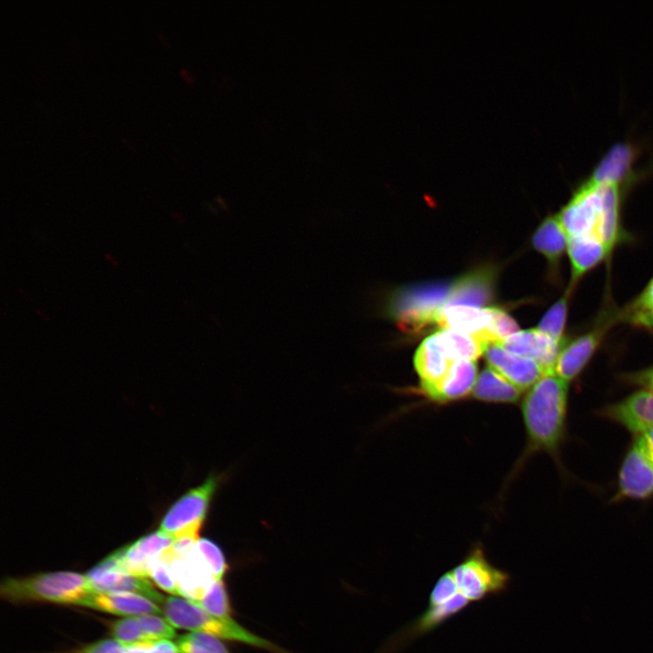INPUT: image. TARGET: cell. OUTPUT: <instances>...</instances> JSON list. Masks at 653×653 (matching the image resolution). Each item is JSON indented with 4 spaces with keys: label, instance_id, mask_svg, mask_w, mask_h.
<instances>
[{
    "label": "cell",
    "instance_id": "6da1fadb",
    "mask_svg": "<svg viewBox=\"0 0 653 653\" xmlns=\"http://www.w3.org/2000/svg\"><path fill=\"white\" fill-rule=\"evenodd\" d=\"M569 384L553 372L546 374L525 395L521 414L527 453L546 452L558 458L566 434Z\"/></svg>",
    "mask_w": 653,
    "mask_h": 653
},
{
    "label": "cell",
    "instance_id": "7a4b0ae2",
    "mask_svg": "<svg viewBox=\"0 0 653 653\" xmlns=\"http://www.w3.org/2000/svg\"><path fill=\"white\" fill-rule=\"evenodd\" d=\"M93 591L86 576L70 571L6 578L1 597L12 603L52 602L81 605Z\"/></svg>",
    "mask_w": 653,
    "mask_h": 653
},
{
    "label": "cell",
    "instance_id": "3957f363",
    "mask_svg": "<svg viewBox=\"0 0 653 653\" xmlns=\"http://www.w3.org/2000/svg\"><path fill=\"white\" fill-rule=\"evenodd\" d=\"M453 282L436 281L404 286L393 291L384 311L406 333L417 334L432 324L446 305Z\"/></svg>",
    "mask_w": 653,
    "mask_h": 653
},
{
    "label": "cell",
    "instance_id": "277c9868",
    "mask_svg": "<svg viewBox=\"0 0 653 653\" xmlns=\"http://www.w3.org/2000/svg\"><path fill=\"white\" fill-rule=\"evenodd\" d=\"M451 571L457 588L472 603L506 592L512 580L508 571L488 560L480 543L473 545Z\"/></svg>",
    "mask_w": 653,
    "mask_h": 653
},
{
    "label": "cell",
    "instance_id": "5b68a950",
    "mask_svg": "<svg viewBox=\"0 0 653 653\" xmlns=\"http://www.w3.org/2000/svg\"><path fill=\"white\" fill-rule=\"evenodd\" d=\"M221 479L219 474H210L203 483L180 496L163 516L160 531L174 539L199 538Z\"/></svg>",
    "mask_w": 653,
    "mask_h": 653
},
{
    "label": "cell",
    "instance_id": "8992f818",
    "mask_svg": "<svg viewBox=\"0 0 653 653\" xmlns=\"http://www.w3.org/2000/svg\"><path fill=\"white\" fill-rule=\"evenodd\" d=\"M174 538L157 531L108 555L100 564L126 574L149 577L150 563L171 546Z\"/></svg>",
    "mask_w": 653,
    "mask_h": 653
},
{
    "label": "cell",
    "instance_id": "52a82bcc",
    "mask_svg": "<svg viewBox=\"0 0 653 653\" xmlns=\"http://www.w3.org/2000/svg\"><path fill=\"white\" fill-rule=\"evenodd\" d=\"M653 496V462L638 435H634L618 475L614 500H647Z\"/></svg>",
    "mask_w": 653,
    "mask_h": 653
},
{
    "label": "cell",
    "instance_id": "ba28073f",
    "mask_svg": "<svg viewBox=\"0 0 653 653\" xmlns=\"http://www.w3.org/2000/svg\"><path fill=\"white\" fill-rule=\"evenodd\" d=\"M471 604L473 603L462 593L444 603L428 601L427 608L418 617L393 636L385 653L400 652L409 643L436 629Z\"/></svg>",
    "mask_w": 653,
    "mask_h": 653
},
{
    "label": "cell",
    "instance_id": "9c48e42d",
    "mask_svg": "<svg viewBox=\"0 0 653 653\" xmlns=\"http://www.w3.org/2000/svg\"><path fill=\"white\" fill-rule=\"evenodd\" d=\"M641 149L629 141L612 144L595 164L588 177L598 183H611L628 187L649 171H636L634 165Z\"/></svg>",
    "mask_w": 653,
    "mask_h": 653
},
{
    "label": "cell",
    "instance_id": "30bf717a",
    "mask_svg": "<svg viewBox=\"0 0 653 653\" xmlns=\"http://www.w3.org/2000/svg\"><path fill=\"white\" fill-rule=\"evenodd\" d=\"M179 595L194 602L200 601L217 580L197 541L182 557L171 562Z\"/></svg>",
    "mask_w": 653,
    "mask_h": 653
},
{
    "label": "cell",
    "instance_id": "8fae6325",
    "mask_svg": "<svg viewBox=\"0 0 653 653\" xmlns=\"http://www.w3.org/2000/svg\"><path fill=\"white\" fill-rule=\"evenodd\" d=\"M488 366L501 374L521 391L529 390L547 371L536 361L506 351L498 344H491L484 352Z\"/></svg>",
    "mask_w": 653,
    "mask_h": 653
},
{
    "label": "cell",
    "instance_id": "7c38bea8",
    "mask_svg": "<svg viewBox=\"0 0 653 653\" xmlns=\"http://www.w3.org/2000/svg\"><path fill=\"white\" fill-rule=\"evenodd\" d=\"M598 414L638 434L653 425V393L637 391L621 401L606 405Z\"/></svg>",
    "mask_w": 653,
    "mask_h": 653
},
{
    "label": "cell",
    "instance_id": "4fadbf2b",
    "mask_svg": "<svg viewBox=\"0 0 653 653\" xmlns=\"http://www.w3.org/2000/svg\"><path fill=\"white\" fill-rule=\"evenodd\" d=\"M564 343L555 341L535 327L521 330L498 345L512 354L532 359L547 371L553 372Z\"/></svg>",
    "mask_w": 653,
    "mask_h": 653
},
{
    "label": "cell",
    "instance_id": "5bb4252c",
    "mask_svg": "<svg viewBox=\"0 0 653 653\" xmlns=\"http://www.w3.org/2000/svg\"><path fill=\"white\" fill-rule=\"evenodd\" d=\"M603 333L602 328H594L565 342L555 362L553 373L568 384L575 380L598 349Z\"/></svg>",
    "mask_w": 653,
    "mask_h": 653
},
{
    "label": "cell",
    "instance_id": "9a60e30c",
    "mask_svg": "<svg viewBox=\"0 0 653 653\" xmlns=\"http://www.w3.org/2000/svg\"><path fill=\"white\" fill-rule=\"evenodd\" d=\"M491 322L490 307L464 305H445L435 317V325L441 330H453L477 337L485 345H491L487 329Z\"/></svg>",
    "mask_w": 653,
    "mask_h": 653
},
{
    "label": "cell",
    "instance_id": "2e32d148",
    "mask_svg": "<svg viewBox=\"0 0 653 653\" xmlns=\"http://www.w3.org/2000/svg\"><path fill=\"white\" fill-rule=\"evenodd\" d=\"M477 376L475 360H458L439 381L420 388L422 394L432 401L452 402L471 395Z\"/></svg>",
    "mask_w": 653,
    "mask_h": 653
},
{
    "label": "cell",
    "instance_id": "e0dca14e",
    "mask_svg": "<svg viewBox=\"0 0 653 653\" xmlns=\"http://www.w3.org/2000/svg\"><path fill=\"white\" fill-rule=\"evenodd\" d=\"M86 577L93 592H129L144 596L155 603L164 602L163 596L143 577L109 570L100 564L89 570Z\"/></svg>",
    "mask_w": 653,
    "mask_h": 653
},
{
    "label": "cell",
    "instance_id": "ac0fdd59",
    "mask_svg": "<svg viewBox=\"0 0 653 653\" xmlns=\"http://www.w3.org/2000/svg\"><path fill=\"white\" fill-rule=\"evenodd\" d=\"M567 254L571 270L568 288L570 291L584 275L610 255L604 243L594 235L568 237Z\"/></svg>",
    "mask_w": 653,
    "mask_h": 653
},
{
    "label": "cell",
    "instance_id": "d6986e66",
    "mask_svg": "<svg viewBox=\"0 0 653 653\" xmlns=\"http://www.w3.org/2000/svg\"><path fill=\"white\" fill-rule=\"evenodd\" d=\"M494 272L483 268L473 270L453 282L446 305H464L481 307L493 297Z\"/></svg>",
    "mask_w": 653,
    "mask_h": 653
},
{
    "label": "cell",
    "instance_id": "ffe728a7",
    "mask_svg": "<svg viewBox=\"0 0 653 653\" xmlns=\"http://www.w3.org/2000/svg\"><path fill=\"white\" fill-rule=\"evenodd\" d=\"M82 606L128 617L158 614L161 611V608L150 599L129 592H93L85 599Z\"/></svg>",
    "mask_w": 653,
    "mask_h": 653
},
{
    "label": "cell",
    "instance_id": "44dd1931",
    "mask_svg": "<svg viewBox=\"0 0 653 653\" xmlns=\"http://www.w3.org/2000/svg\"><path fill=\"white\" fill-rule=\"evenodd\" d=\"M454 362L447 355L436 332L427 336L418 346L414 356V365L420 378V387L439 381Z\"/></svg>",
    "mask_w": 653,
    "mask_h": 653
},
{
    "label": "cell",
    "instance_id": "7402d4cb",
    "mask_svg": "<svg viewBox=\"0 0 653 653\" xmlns=\"http://www.w3.org/2000/svg\"><path fill=\"white\" fill-rule=\"evenodd\" d=\"M531 244L544 256L552 272H557L568 247V236L557 214L547 216L540 223L532 235Z\"/></svg>",
    "mask_w": 653,
    "mask_h": 653
},
{
    "label": "cell",
    "instance_id": "603a6c76",
    "mask_svg": "<svg viewBox=\"0 0 653 653\" xmlns=\"http://www.w3.org/2000/svg\"><path fill=\"white\" fill-rule=\"evenodd\" d=\"M521 392L501 374L488 366L478 375L471 395L480 401L514 404L521 398Z\"/></svg>",
    "mask_w": 653,
    "mask_h": 653
},
{
    "label": "cell",
    "instance_id": "cb8c5ba5",
    "mask_svg": "<svg viewBox=\"0 0 653 653\" xmlns=\"http://www.w3.org/2000/svg\"><path fill=\"white\" fill-rule=\"evenodd\" d=\"M441 344L453 361L475 360L484 354L487 345L477 337L453 330L436 332Z\"/></svg>",
    "mask_w": 653,
    "mask_h": 653
},
{
    "label": "cell",
    "instance_id": "d4e9b609",
    "mask_svg": "<svg viewBox=\"0 0 653 653\" xmlns=\"http://www.w3.org/2000/svg\"><path fill=\"white\" fill-rule=\"evenodd\" d=\"M571 292L567 288L564 295L547 310L537 326L540 331L560 343L565 342L563 334Z\"/></svg>",
    "mask_w": 653,
    "mask_h": 653
},
{
    "label": "cell",
    "instance_id": "484cf974",
    "mask_svg": "<svg viewBox=\"0 0 653 653\" xmlns=\"http://www.w3.org/2000/svg\"><path fill=\"white\" fill-rule=\"evenodd\" d=\"M623 319L636 326L653 329V278L639 296L627 307Z\"/></svg>",
    "mask_w": 653,
    "mask_h": 653
},
{
    "label": "cell",
    "instance_id": "4316f807",
    "mask_svg": "<svg viewBox=\"0 0 653 653\" xmlns=\"http://www.w3.org/2000/svg\"><path fill=\"white\" fill-rule=\"evenodd\" d=\"M180 653H230L217 637L204 632H190L177 639Z\"/></svg>",
    "mask_w": 653,
    "mask_h": 653
},
{
    "label": "cell",
    "instance_id": "83f0119b",
    "mask_svg": "<svg viewBox=\"0 0 653 653\" xmlns=\"http://www.w3.org/2000/svg\"><path fill=\"white\" fill-rule=\"evenodd\" d=\"M196 603L215 618L223 619L231 617L229 599L222 580H217L210 591Z\"/></svg>",
    "mask_w": 653,
    "mask_h": 653
},
{
    "label": "cell",
    "instance_id": "f1b7e54d",
    "mask_svg": "<svg viewBox=\"0 0 653 653\" xmlns=\"http://www.w3.org/2000/svg\"><path fill=\"white\" fill-rule=\"evenodd\" d=\"M491 322L487 333L492 344H499L519 332L516 321L500 307H491Z\"/></svg>",
    "mask_w": 653,
    "mask_h": 653
},
{
    "label": "cell",
    "instance_id": "f546056e",
    "mask_svg": "<svg viewBox=\"0 0 653 653\" xmlns=\"http://www.w3.org/2000/svg\"><path fill=\"white\" fill-rule=\"evenodd\" d=\"M171 560L162 553L149 566V577L163 590L179 595L177 581L171 568Z\"/></svg>",
    "mask_w": 653,
    "mask_h": 653
},
{
    "label": "cell",
    "instance_id": "4dcf8cb0",
    "mask_svg": "<svg viewBox=\"0 0 653 653\" xmlns=\"http://www.w3.org/2000/svg\"><path fill=\"white\" fill-rule=\"evenodd\" d=\"M110 631L115 639L124 644L151 641L142 630L135 616L113 621L110 626Z\"/></svg>",
    "mask_w": 653,
    "mask_h": 653
},
{
    "label": "cell",
    "instance_id": "1f68e13d",
    "mask_svg": "<svg viewBox=\"0 0 653 653\" xmlns=\"http://www.w3.org/2000/svg\"><path fill=\"white\" fill-rule=\"evenodd\" d=\"M142 630L151 640L170 639L176 636L173 626L167 620L153 614L135 616Z\"/></svg>",
    "mask_w": 653,
    "mask_h": 653
},
{
    "label": "cell",
    "instance_id": "d6a6232c",
    "mask_svg": "<svg viewBox=\"0 0 653 653\" xmlns=\"http://www.w3.org/2000/svg\"><path fill=\"white\" fill-rule=\"evenodd\" d=\"M197 545L209 562L212 572L217 580H222L228 565L221 549L212 541L199 539Z\"/></svg>",
    "mask_w": 653,
    "mask_h": 653
},
{
    "label": "cell",
    "instance_id": "836d02e7",
    "mask_svg": "<svg viewBox=\"0 0 653 653\" xmlns=\"http://www.w3.org/2000/svg\"><path fill=\"white\" fill-rule=\"evenodd\" d=\"M123 653H180L177 644L169 639H159L124 644Z\"/></svg>",
    "mask_w": 653,
    "mask_h": 653
},
{
    "label": "cell",
    "instance_id": "e575fe53",
    "mask_svg": "<svg viewBox=\"0 0 653 653\" xmlns=\"http://www.w3.org/2000/svg\"><path fill=\"white\" fill-rule=\"evenodd\" d=\"M72 653H123V643L117 639H101L77 648Z\"/></svg>",
    "mask_w": 653,
    "mask_h": 653
},
{
    "label": "cell",
    "instance_id": "d590c367",
    "mask_svg": "<svg viewBox=\"0 0 653 653\" xmlns=\"http://www.w3.org/2000/svg\"><path fill=\"white\" fill-rule=\"evenodd\" d=\"M629 379L641 385L645 390L653 393V367L638 373Z\"/></svg>",
    "mask_w": 653,
    "mask_h": 653
},
{
    "label": "cell",
    "instance_id": "8d00e7d4",
    "mask_svg": "<svg viewBox=\"0 0 653 653\" xmlns=\"http://www.w3.org/2000/svg\"><path fill=\"white\" fill-rule=\"evenodd\" d=\"M635 435H638L640 437L648 456L653 462V425Z\"/></svg>",
    "mask_w": 653,
    "mask_h": 653
}]
</instances>
